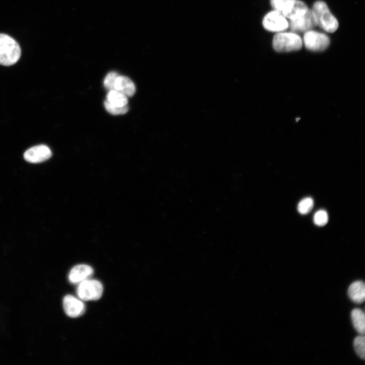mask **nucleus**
<instances>
[{"label":"nucleus","instance_id":"1","mask_svg":"<svg viewBox=\"0 0 365 365\" xmlns=\"http://www.w3.org/2000/svg\"><path fill=\"white\" fill-rule=\"evenodd\" d=\"M21 48L17 42L10 35L0 33V65L9 66L20 58Z\"/></svg>","mask_w":365,"mask_h":365},{"label":"nucleus","instance_id":"2","mask_svg":"<svg viewBox=\"0 0 365 365\" xmlns=\"http://www.w3.org/2000/svg\"><path fill=\"white\" fill-rule=\"evenodd\" d=\"M312 11L315 15L317 25L328 32L335 31L339 26L337 19L333 15L326 4L322 1L316 2Z\"/></svg>","mask_w":365,"mask_h":365},{"label":"nucleus","instance_id":"3","mask_svg":"<svg viewBox=\"0 0 365 365\" xmlns=\"http://www.w3.org/2000/svg\"><path fill=\"white\" fill-rule=\"evenodd\" d=\"M302 46L301 38L295 33H278L273 39V48L275 51L279 52L298 50Z\"/></svg>","mask_w":365,"mask_h":365},{"label":"nucleus","instance_id":"4","mask_svg":"<svg viewBox=\"0 0 365 365\" xmlns=\"http://www.w3.org/2000/svg\"><path fill=\"white\" fill-rule=\"evenodd\" d=\"M103 290V285L99 281L88 279L79 284L77 294L84 301L97 300L101 298Z\"/></svg>","mask_w":365,"mask_h":365},{"label":"nucleus","instance_id":"5","mask_svg":"<svg viewBox=\"0 0 365 365\" xmlns=\"http://www.w3.org/2000/svg\"><path fill=\"white\" fill-rule=\"evenodd\" d=\"M304 43L307 49L313 51H321L330 44L329 38L324 33L310 30L304 35Z\"/></svg>","mask_w":365,"mask_h":365},{"label":"nucleus","instance_id":"6","mask_svg":"<svg viewBox=\"0 0 365 365\" xmlns=\"http://www.w3.org/2000/svg\"><path fill=\"white\" fill-rule=\"evenodd\" d=\"M264 28L270 31L280 32L288 27V23L281 12L274 10L270 12L263 20Z\"/></svg>","mask_w":365,"mask_h":365},{"label":"nucleus","instance_id":"7","mask_svg":"<svg viewBox=\"0 0 365 365\" xmlns=\"http://www.w3.org/2000/svg\"><path fill=\"white\" fill-rule=\"evenodd\" d=\"M317 25L312 10H308L302 16L290 20L288 26L291 31L297 32H306Z\"/></svg>","mask_w":365,"mask_h":365},{"label":"nucleus","instance_id":"8","mask_svg":"<svg viewBox=\"0 0 365 365\" xmlns=\"http://www.w3.org/2000/svg\"><path fill=\"white\" fill-rule=\"evenodd\" d=\"M52 155V152L47 145L40 144L26 150L23 156L24 159L28 162L38 163L48 160Z\"/></svg>","mask_w":365,"mask_h":365},{"label":"nucleus","instance_id":"9","mask_svg":"<svg viewBox=\"0 0 365 365\" xmlns=\"http://www.w3.org/2000/svg\"><path fill=\"white\" fill-rule=\"evenodd\" d=\"M63 306L66 314L70 317H78L85 311V306L83 302L70 295L65 296L63 300Z\"/></svg>","mask_w":365,"mask_h":365},{"label":"nucleus","instance_id":"10","mask_svg":"<svg viewBox=\"0 0 365 365\" xmlns=\"http://www.w3.org/2000/svg\"><path fill=\"white\" fill-rule=\"evenodd\" d=\"M93 273L92 268L87 265L79 264L74 266L70 270L68 280L71 283H80L89 279Z\"/></svg>","mask_w":365,"mask_h":365},{"label":"nucleus","instance_id":"11","mask_svg":"<svg viewBox=\"0 0 365 365\" xmlns=\"http://www.w3.org/2000/svg\"><path fill=\"white\" fill-rule=\"evenodd\" d=\"M308 10V7L305 3L299 0H294L281 12L284 17L293 20L302 16Z\"/></svg>","mask_w":365,"mask_h":365},{"label":"nucleus","instance_id":"12","mask_svg":"<svg viewBox=\"0 0 365 365\" xmlns=\"http://www.w3.org/2000/svg\"><path fill=\"white\" fill-rule=\"evenodd\" d=\"M115 90L123 93L127 97L132 96L135 92V87L128 77L119 76L115 83Z\"/></svg>","mask_w":365,"mask_h":365},{"label":"nucleus","instance_id":"13","mask_svg":"<svg viewBox=\"0 0 365 365\" xmlns=\"http://www.w3.org/2000/svg\"><path fill=\"white\" fill-rule=\"evenodd\" d=\"M348 295L350 299L357 304L362 303L365 298V287L361 281L353 282L348 289Z\"/></svg>","mask_w":365,"mask_h":365},{"label":"nucleus","instance_id":"14","mask_svg":"<svg viewBox=\"0 0 365 365\" xmlns=\"http://www.w3.org/2000/svg\"><path fill=\"white\" fill-rule=\"evenodd\" d=\"M353 326L356 331L361 335L365 333V316L363 311L358 308L353 309L351 313Z\"/></svg>","mask_w":365,"mask_h":365},{"label":"nucleus","instance_id":"15","mask_svg":"<svg viewBox=\"0 0 365 365\" xmlns=\"http://www.w3.org/2000/svg\"><path fill=\"white\" fill-rule=\"evenodd\" d=\"M106 100L111 104L118 106H126L128 103L127 97L116 90L109 91L106 95Z\"/></svg>","mask_w":365,"mask_h":365},{"label":"nucleus","instance_id":"16","mask_svg":"<svg viewBox=\"0 0 365 365\" xmlns=\"http://www.w3.org/2000/svg\"><path fill=\"white\" fill-rule=\"evenodd\" d=\"M313 200L311 197H306L301 200L297 207L298 212L301 214L308 213L313 207Z\"/></svg>","mask_w":365,"mask_h":365},{"label":"nucleus","instance_id":"17","mask_svg":"<svg viewBox=\"0 0 365 365\" xmlns=\"http://www.w3.org/2000/svg\"><path fill=\"white\" fill-rule=\"evenodd\" d=\"M365 340L364 337L357 336L354 340V347L358 356L364 359L365 358Z\"/></svg>","mask_w":365,"mask_h":365},{"label":"nucleus","instance_id":"18","mask_svg":"<svg viewBox=\"0 0 365 365\" xmlns=\"http://www.w3.org/2000/svg\"><path fill=\"white\" fill-rule=\"evenodd\" d=\"M104 105L106 110L109 113L114 115L124 114L128 111L127 105L124 106H116L111 104L106 100L104 102Z\"/></svg>","mask_w":365,"mask_h":365},{"label":"nucleus","instance_id":"19","mask_svg":"<svg viewBox=\"0 0 365 365\" xmlns=\"http://www.w3.org/2000/svg\"><path fill=\"white\" fill-rule=\"evenodd\" d=\"M328 221V216L327 212L320 209L318 210L314 215V223L319 227L323 226L327 224Z\"/></svg>","mask_w":365,"mask_h":365},{"label":"nucleus","instance_id":"20","mask_svg":"<svg viewBox=\"0 0 365 365\" xmlns=\"http://www.w3.org/2000/svg\"><path fill=\"white\" fill-rule=\"evenodd\" d=\"M119 74L115 71L109 72L104 78L103 85L105 88L109 90H115V83Z\"/></svg>","mask_w":365,"mask_h":365},{"label":"nucleus","instance_id":"21","mask_svg":"<svg viewBox=\"0 0 365 365\" xmlns=\"http://www.w3.org/2000/svg\"><path fill=\"white\" fill-rule=\"evenodd\" d=\"M294 0H270V2L275 10L282 12Z\"/></svg>","mask_w":365,"mask_h":365}]
</instances>
